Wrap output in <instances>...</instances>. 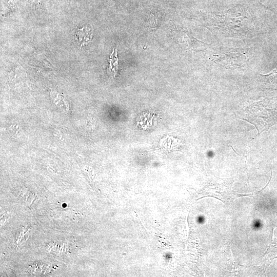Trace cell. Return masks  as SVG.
Instances as JSON below:
<instances>
[{
    "label": "cell",
    "instance_id": "cell-4",
    "mask_svg": "<svg viewBox=\"0 0 277 277\" xmlns=\"http://www.w3.org/2000/svg\"><path fill=\"white\" fill-rule=\"evenodd\" d=\"M276 213H277V212H276Z\"/></svg>",
    "mask_w": 277,
    "mask_h": 277
},
{
    "label": "cell",
    "instance_id": "cell-3",
    "mask_svg": "<svg viewBox=\"0 0 277 277\" xmlns=\"http://www.w3.org/2000/svg\"><path fill=\"white\" fill-rule=\"evenodd\" d=\"M276 258H277V256L273 258L272 259H276Z\"/></svg>",
    "mask_w": 277,
    "mask_h": 277
},
{
    "label": "cell",
    "instance_id": "cell-2",
    "mask_svg": "<svg viewBox=\"0 0 277 277\" xmlns=\"http://www.w3.org/2000/svg\"><path fill=\"white\" fill-rule=\"evenodd\" d=\"M92 35L93 31L87 27L80 29L77 33V36H78V39L81 45L89 43L92 39Z\"/></svg>",
    "mask_w": 277,
    "mask_h": 277
},
{
    "label": "cell",
    "instance_id": "cell-1",
    "mask_svg": "<svg viewBox=\"0 0 277 277\" xmlns=\"http://www.w3.org/2000/svg\"><path fill=\"white\" fill-rule=\"evenodd\" d=\"M233 10V9L224 13H212L211 23L208 26L213 33L233 37L249 35V31L253 30V23L246 15L238 14Z\"/></svg>",
    "mask_w": 277,
    "mask_h": 277
}]
</instances>
